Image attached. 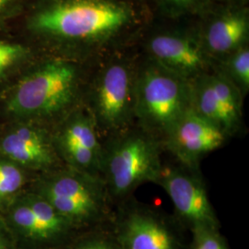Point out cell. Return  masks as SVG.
Listing matches in <instances>:
<instances>
[{"label":"cell","instance_id":"obj_17","mask_svg":"<svg viewBox=\"0 0 249 249\" xmlns=\"http://www.w3.org/2000/svg\"><path fill=\"white\" fill-rule=\"evenodd\" d=\"M219 72L231 81L243 97L246 96L249 89V46L245 45L228 54L223 71Z\"/></svg>","mask_w":249,"mask_h":249},{"label":"cell","instance_id":"obj_3","mask_svg":"<svg viewBox=\"0 0 249 249\" xmlns=\"http://www.w3.org/2000/svg\"><path fill=\"white\" fill-rule=\"evenodd\" d=\"M191 109V81L151 61L137 71L134 124L160 142Z\"/></svg>","mask_w":249,"mask_h":249},{"label":"cell","instance_id":"obj_7","mask_svg":"<svg viewBox=\"0 0 249 249\" xmlns=\"http://www.w3.org/2000/svg\"><path fill=\"white\" fill-rule=\"evenodd\" d=\"M136 79L137 71L124 61L110 62L99 73L89 112L102 141L134 124Z\"/></svg>","mask_w":249,"mask_h":249},{"label":"cell","instance_id":"obj_11","mask_svg":"<svg viewBox=\"0 0 249 249\" xmlns=\"http://www.w3.org/2000/svg\"><path fill=\"white\" fill-rule=\"evenodd\" d=\"M52 141L57 154L70 167L100 178L104 145L89 111L70 116Z\"/></svg>","mask_w":249,"mask_h":249},{"label":"cell","instance_id":"obj_15","mask_svg":"<svg viewBox=\"0 0 249 249\" xmlns=\"http://www.w3.org/2000/svg\"><path fill=\"white\" fill-rule=\"evenodd\" d=\"M249 33L248 11L231 10L214 18L204 35V49L213 54H230L246 44Z\"/></svg>","mask_w":249,"mask_h":249},{"label":"cell","instance_id":"obj_19","mask_svg":"<svg viewBox=\"0 0 249 249\" xmlns=\"http://www.w3.org/2000/svg\"><path fill=\"white\" fill-rule=\"evenodd\" d=\"M189 234L190 249H230L220 229L196 227Z\"/></svg>","mask_w":249,"mask_h":249},{"label":"cell","instance_id":"obj_20","mask_svg":"<svg viewBox=\"0 0 249 249\" xmlns=\"http://www.w3.org/2000/svg\"><path fill=\"white\" fill-rule=\"evenodd\" d=\"M21 53L20 46L0 42V76L18 60Z\"/></svg>","mask_w":249,"mask_h":249},{"label":"cell","instance_id":"obj_16","mask_svg":"<svg viewBox=\"0 0 249 249\" xmlns=\"http://www.w3.org/2000/svg\"><path fill=\"white\" fill-rule=\"evenodd\" d=\"M57 249H122L116 239L112 222L77 232L71 239Z\"/></svg>","mask_w":249,"mask_h":249},{"label":"cell","instance_id":"obj_4","mask_svg":"<svg viewBox=\"0 0 249 249\" xmlns=\"http://www.w3.org/2000/svg\"><path fill=\"white\" fill-rule=\"evenodd\" d=\"M37 194L76 231L89 230L113 221L115 206L102 179L70 166L45 177Z\"/></svg>","mask_w":249,"mask_h":249},{"label":"cell","instance_id":"obj_18","mask_svg":"<svg viewBox=\"0 0 249 249\" xmlns=\"http://www.w3.org/2000/svg\"><path fill=\"white\" fill-rule=\"evenodd\" d=\"M24 182L19 166L10 160H0V200L14 195Z\"/></svg>","mask_w":249,"mask_h":249},{"label":"cell","instance_id":"obj_5","mask_svg":"<svg viewBox=\"0 0 249 249\" xmlns=\"http://www.w3.org/2000/svg\"><path fill=\"white\" fill-rule=\"evenodd\" d=\"M79 74L76 67L65 61L46 63L26 76L8 103L14 116L50 118L66 111L78 92Z\"/></svg>","mask_w":249,"mask_h":249},{"label":"cell","instance_id":"obj_22","mask_svg":"<svg viewBox=\"0 0 249 249\" xmlns=\"http://www.w3.org/2000/svg\"><path fill=\"white\" fill-rule=\"evenodd\" d=\"M0 249H16L5 220L0 218Z\"/></svg>","mask_w":249,"mask_h":249},{"label":"cell","instance_id":"obj_9","mask_svg":"<svg viewBox=\"0 0 249 249\" xmlns=\"http://www.w3.org/2000/svg\"><path fill=\"white\" fill-rule=\"evenodd\" d=\"M156 184L169 196L175 210L174 216L187 231L196 227L220 229V221L199 169H191L180 163H163Z\"/></svg>","mask_w":249,"mask_h":249},{"label":"cell","instance_id":"obj_2","mask_svg":"<svg viewBox=\"0 0 249 249\" xmlns=\"http://www.w3.org/2000/svg\"><path fill=\"white\" fill-rule=\"evenodd\" d=\"M124 2L114 0H60L39 11L33 28L44 35L73 41H106L133 20Z\"/></svg>","mask_w":249,"mask_h":249},{"label":"cell","instance_id":"obj_1","mask_svg":"<svg viewBox=\"0 0 249 249\" xmlns=\"http://www.w3.org/2000/svg\"><path fill=\"white\" fill-rule=\"evenodd\" d=\"M103 145L100 178L115 207L142 184H156L163 166L160 141L134 124L104 140Z\"/></svg>","mask_w":249,"mask_h":249},{"label":"cell","instance_id":"obj_6","mask_svg":"<svg viewBox=\"0 0 249 249\" xmlns=\"http://www.w3.org/2000/svg\"><path fill=\"white\" fill-rule=\"evenodd\" d=\"M112 227L122 249H190L189 231L174 215L134 196L115 207Z\"/></svg>","mask_w":249,"mask_h":249},{"label":"cell","instance_id":"obj_14","mask_svg":"<svg viewBox=\"0 0 249 249\" xmlns=\"http://www.w3.org/2000/svg\"><path fill=\"white\" fill-rule=\"evenodd\" d=\"M0 152L7 160L31 169H50L57 160L52 139L34 125H21L6 134L0 142Z\"/></svg>","mask_w":249,"mask_h":249},{"label":"cell","instance_id":"obj_13","mask_svg":"<svg viewBox=\"0 0 249 249\" xmlns=\"http://www.w3.org/2000/svg\"><path fill=\"white\" fill-rule=\"evenodd\" d=\"M151 61L192 81L210 68L204 47L192 37L178 34L153 36L148 43Z\"/></svg>","mask_w":249,"mask_h":249},{"label":"cell","instance_id":"obj_23","mask_svg":"<svg viewBox=\"0 0 249 249\" xmlns=\"http://www.w3.org/2000/svg\"><path fill=\"white\" fill-rule=\"evenodd\" d=\"M9 1L10 0H0V9H2L4 6H6Z\"/></svg>","mask_w":249,"mask_h":249},{"label":"cell","instance_id":"obj_21","mask_svg":"<svg viewBox=\"0 0 249 249\" xmlns=\"http://www.w3.org/2000/svg\"><path fill=\"white\" fill-rule=\"evenodd\" d=\"M160 3L172 11L182 12L194 9L204 0H159Z\"/></svg>","mask_w":249,"mask_h":249},{"label":"cell","instance_id":"obj_8","mask_svg":"<svg viewBox=\"0 0 249 249\" xmlns=\"http://www.w3.org/2000/svg\"><path fill=\"white\" fill-rule=\"evenodd\" d=\"M16 249H57L79 232L43 196L30 194L5 220Z\"/></svg>","mask_w":249,"mask_h":249},{"label":"cell","instance_id":"obj_12","mask_svg":"<svg viewBox=\"0 0 249 249\" xmlns=\"http://www.w3.org/2000/svg\"><path fill=\"white\" fill-rule=\"evenodd\" d=\"M228 138L216 125L189 109L162 141L164 151L178 163L199 169L201 160L220 149Z\"/></svg>","mask_w":249,"mask_h":249},{"label":"cell","instance_id":"obj_10","mask_svg":"<svg viewBox=\"0 0 249 249\" xmlns=\"http://www.w3.org/2000/svg\"><path fill=\"white\" fill-rule=\"evenodd\" d=\"M242 100L240 91L219 71L206 72L191 81V109L228 139L242 126Z\"/></svg>","mask_w":249,"mask_h":249}]
</instances>
